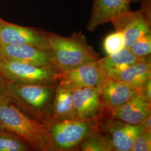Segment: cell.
<instances>
[{
    "instance_id": "7c38bea8",
    "label": "cell",
    "mask_w": 151,
    "mask_h": 151,
    "mask_svg": "<svg viewBox=\"0 0 151 151\" xmlns=\"http://www.w3.org/2000/svg\"><path fill=\"white\" fill-rule=\"evenodd\" d=\"M99 91L104 104L111 114L140 93V88L106 77Z\"/></svg>"
},
{
    "instance_id": "ac0fdd59",
    "label": "cell",
    "mask_w": 151,
    "mask_h": 151,
    "mask_svg": "<svg viewBox=\"0 0 151 151\" xmlns=\"http://www.w3.org/2000/svg\"><path fill=\"white\" fill-rule=\"evenodd\" d=\"M77 151H113V146L107 133L101 127L83 140Z\"/></svg>"
},
{
    "instance_id": "44dd1931",
    "label": "cell",
    "mask_w": 151,
    "mask_h": 151,
    "mask_svg": "<svg viewBox=\"0 0 151 151\" xmlns=\"http://www.w3.org/2000/svg\"><path fill=\"white\" fill-rule=\"evenodd\" d=\"M125 48V38L122 32L111 33L105 38L104 48L108 55L118 52Z\"/></svg>"
},
{
    "instance_id": "6da1fadb",
    "label": "cell",
    "mask_w": 151,
    "mask_h": 151,
    "mask_svg": "<svg viewBox=\"0 0 151 151\" xmlns=\"http://www.w3.org/2000/svg\"><path fill=\"white\" fill-rule=\"evenodd\" d=\"M0 129L21 138L32 150L56 151L47 125L12 103L0 104Z\"/></svg>"
},
{
    "instance_id": "277c9868",
    "label": "cell",
    "mask_w": 151,
    "mask_h": 151,
    "mask_svg": "<svg viewBox=\"0 0 151 151\" xmlns=\"http://www.w3.org/2000/svg\"><path fill=\"white\" fill-rule=\"evenodd\" d=\"M101 123L79 118L46 124L56 151H77L81 143L99 129Z\"/></svg>"
},
{
    "instance_id": "d4e9b609",
    "label": "cell",
    "mask_w": 151,
    "mask_h": 151,
    "mask_svg": "<svg viewBox=\"0 0 151 151\" xmlns=\"http://www.w3.org/2000/svg\"><path fill=\"white\" fill-rule=\"evenodd\" d=\"M151 116L150 115L147 116L144 120H143L140 122L139 125L142 127V130H146V131H150L151 132Z\"/></svg>"
},
{
    "instance_id": "484cf974",
    "label": "cell",
    "mask_w": 151,
    "mask_h": 151,
    "mask_svg": "<svg viewBox=\"0 0 151 151\" xmlns=\"http://www.w3.org/2000/svg\"><path fill=\"white\" fill-rule=\"evenodd\" d=\"M151 0H132V2H140L142 3L143 2H148V1H151Z\"/></svg>"
},
{
    "instance_id": "cb8c5ba5",
    "label": "cell",
    "mask_w": 151,
    "mask_h": 151,
    "mask_svg": "<svg viewBox=\"0 0 151 151\" xmlns=\"http://www.w3.org/2000/svg\"><path fill=\"white\" fill-rule=\"evenodd\" d=\"M140 93L148 101H151V79L146 82L140 88Z\"/></svg>"
},
{
    "instance_id": "4fadbf2b",
    "label": "cell",
    "mask_w": 151,
    "mask_h": 151,
    "mask_svg": "<svg viewBox=\"0 0 151 151\" xmlns=\"http://www.w3.org/2000/svg\"><path fill=\"white\" fill-rule=\"evenodd\" d=\"M96 61L73 70L61 72L60 80L68 81L73 86L89 87L99 91L106 77Z\"/></svg>"
},
{
    "instance_id": "5bb4252c",
    "label": "cell",
    "mask_w": 151,
    "mask_h": 151,
    "mask_svg": "<svg viewBox=\"0 0 151 151\" xmlns=\"http://www.w3.org/2000/svg\"><path fill=\"white\" fill-rule=\"evenodd\" d=\"M76 118L73 104V86L68 81L60 80L55 87L50 122Z\"/></svg>"
},
{
    "instance_id": "d6986e66",
    "label": "cell",
    "mask_w": 151,
    "mask_h": 151,
    "mask_svg": "<svg viewBox=\"0 0 151 151\" xmlns=\"http://www.w3.org/2000/svg\"><path fill=\"white\" fill-rule=\"evenodd\" d=\"M32 148L21 138L0 129V151H29Z\"/></svg>"
},
{
    "instance_id": "ba28073f",
    "label": "cell",
    "mask_w": 151,
    "mask_h": 151,
    "mask_svg": "<svg viewBox=\"0 0 151 151\" xmlns=\"http://www.w3.org/2000/svg\"><path fill=\"white\" fill-rule=\"evenodd\" d=\"M0 44L31 45L50 49L49 32L36 27L12 24L0 17Z\"/></svg>"
},
{
    "instance_id": "30bf717a",
    "label": "cell",
    "mask_w": 151,
    "mask_h": 151,
    "mask_svg": "<svg viewBox=\"0 0 151 151\" xmlns=\"http://www.w3.org/2000/svg\"><path fill=\"white\" fill-rule=\"evenodd\" d=\"M109 135L114 151H130L136 136L142 131L139 124H130L109 117L101 123Z\"/></svg>"
},
{
    "instance_id": "52a82bcc",
    "label": "cell",
    "mask_w": 151,
    "mask_h": 151,
    "mask_svg": "<svg viewBox=\"0 0 151 151\" xmlns=\"http://www.w3.org/2000/svg\"><path fill=\"white\" fill-rule=\"evenodd\" d=\"M73 86V104L76 118L102 123L110 117L100 91L89 87Z\"/></svg>"
},
{
    "instance_id": "3957f363",
    "label": "cell",
    "mask_w": 151,
    "mask_h": 151,
    "mask_svg": "<svg viewBox=\"0 0 151 151\" xmlns=\"http://www.w3.org/2000/svg\"><path fill=\"white\" fill-rule=\"evenodd\" d=\"M55 86L24 85L8 81L7 91L12 104L46 125L50 122Z\"/></svg>"
},
{
    "instance_id": "8992f818",
    "label": "cell",
    "mask_w": 151,
    "mask_h": 151,
    "mask_svg": "<svg viewBox=\"0 0 151 151\" xmlns=\"http://www.w3.org/2000/svg\"><path fill=\"white\" fill-rule=\"evenodd\" d=\"M151 2L142 3L139 10L125 12L111 22L116 32L123 34L125 48H128L138 38L151 32Z\"/></svg>"
},
{
    "instance_id": "2e32d148",
    "label": "cell",
    "mask_w": 151,
    "mask_h": 151,
    "mask_svg": "<svg viewBox=\"0 0 151 151\" xmlns=\"http://www.w3.org/2000/svg\"><path fill=\"white\" fill-rule=\"evenodd\" d=\"M151 55L118 72L106 76L109 78L121 81L137 88L143 86L151 79Z\"/></svg>"
},
{
    "instance_id": "5b68a950",
    "label": "cell",
    "mask_w": 151,
    "mask_h": 151,
    "mask_svg": "<svg viewBox=\"0 0 151 151\" xmlns=\"http://www.w3.org/2000/svg\"><path fill=\"white\" fill-rule=\"evenodd\" d=\"M0 72L7 81L24 85L55 86L60 72L19 61L0 58Z\"/></svg>"
},
{
    "instance_id": "8fae6325",
    "label": "cell",
    "mask_w": 151,
    "mask_h": 151,
    "mask_svg": "<svg viewBox=\"0 0 151 151\" xmlns=\"http://www.w3.org/2000/svg\"><path fill=\"white\" fill-rule=\"evenodd\" d=\"M132 0H93L87 30L93 32L98 27L110 22L115 17L131 10Z\"/></svg>"
},
{
    "instance_id": "9a60e30c",
    "label": "cell",
    "mask_w": 151,
    "mask_h": 151,
    "mask_svg": "<svg viewBox=\"0 0 151 151\" xmlns=\"http://www.w3.org/2000/svg\"><path fill=\"white\" fill-rule=\"evenodd\" d=\"M151 101L140 93L130 99L122 106L111 112L110 118L130 124H138L151 115Z\"/></svg>"
},
{
    "instance_id": "e0dca14e",
    "label": "cell",
    "mask_w": 151,
    "mask_h": 151,
    "mask_svg": "<svg viewBox=\"0 0 151 151\" xmlns=\"http://www.w3.org/2000/svg\"><path fill=\"white\" fill-rule=\"evenodd\" d=\"M147 57H137L128 48H124L118 52L108 55L101 59L99 58L96 62L103 73L106 76L123 70L130 65L145 60Z\"/></svg>"
},
{
    "instance_id": "ffe728a7",
    "label": "cell",
    "mask_w": 151,
    "mask_h": 151,
    "mask_svg": "<svg viewBox=\"0 0 151 151\" xmlns=\"http://www.w3.org/2000/svg\"><path fill=\"white\" fill-rule=\"evenodd\" d=\"M128 48L137 57L143 58L150 55L151 52V32L138 38Z\"/></svg>"
},
{
    "instance_id": "603a6c76",
    "label": "cell",
    "mask_w": 151,
    "mask_h": 151,
    "mask_svg": "<svg viewBox=\"0 0 151 151\" xmlns=\"http://www.w3.org/2000/svg\"><path fill=\"white\" fill-rule=\"evenodd\" d=\"M7 82L8 81L0 72V104L11 103L7 91Z\"/></svg>"
},
{
    "instance_id": "7a4b0ae2",
    "label": "cell",
    "mask_w": 151,
    "mask_h": 151,
    "mask_svg": "<svg viewBox=\"0 0 151 151\" xmlns=\"http://www.w3.org/2000/svg\"><path fill=\"white\" fill-rule=\"evenodd\" d=\"M49 39L50 50L60 72L75 70L99 59L100 54L88 43L81 32H73L68 37L49 32Z\"/></svg>"
},
{
    "instance_id": "7402d4cb",
    "label": "cell",
    "mask_w": 151,
    "mask_h": 151,
    "mask_svg": "<svg viewBox=\"0 0 151 151\" xmlns=\"http://www.w3.org/2000/svg\"><path fill=\"white\" fill-rule=\"evenodd\" d=\"M131 151H151V132L142 130L133 142Z\"/></svg>"
},
{
    "instance_id": "9c48e42d",
    "label": "cell",
    "mask_w": 151,
    "mask_h": 151,
    "mask_svg": "<svg viewBox=\"0 0 151 151\" xmlns=\"http://www.w3.org/2000/svg\"><path fill=\"white\" fill-rule=\"evenodd\" d=\"M0 58L49 67L60 72L50 49L31 45L0 44Z\"/></svg>"
}]
</instances>
